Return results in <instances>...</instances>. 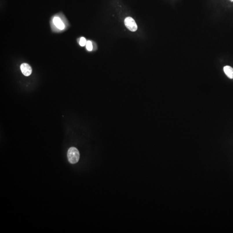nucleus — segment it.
<instances>
[{
  "label": "nucleus",
  "instance_id": "obj_1",
  "mask_svg": "<svg viewBox=\"0 0 233 233\" xmlns=\"http://www.w3.org/2000/svg\"><path fill=\"white\" fill-rule=\"evenodd\" d=\"M67 156L69 162L72 164H74L77 163L79 161L80 154L76 148L72 147L68 149Z\"/></svg>",
  "mask_w": 233,
  "mask_h": 233
},
{
  "label": "nucleus",
  "instance_id": "obj_2",
  "mask_svg": "<svg viewBox=\"0 0 233 233\" xmlns=\"http://www.w3.org/2000/svg\"><path fill=\"white\" fill-rule=\"evenodd\" d=\"M126 27L132 32H135L137 30V25L135 21L131 17H126L124 20Z\"/></svg>",
  "mask_w": 233,
  "mask_h": 233
},
{
  "label": "nucleus",
  "instance_id": "obj_3",
  "mask_svg": "<svg viewBox=\"0 0 233 233\" xmlns=\"http://www.w3.org/2000/svg\"><path fill=\"white\" fill-rule=\"evenodd\" d=\"M21 70L22 73L25 76H29L32 73V69L30 66L26 63H23L21 65Z\"/></svg>",
  "mask_w": 233,
  "mask_h": 233
},
{
  "label": "nucleus",
  "instance_id": "obj_4",
  "mask_svg": "<svg viewBox=\"0 0 233 233\" xmlns=\"http://www.w3.org/2000/svg\"><path fill=\"white\" fill-rule=\"evenodd\" d=\"M53 23L55 26L59 30H63L65 29V24L62 22L61 19L58 16H55L54 18Z\"/></svg>",
  "mask_w": 233,
  "mask_h": 233
},
{
  "label": "nucleus",
  "instance_id": "obj_5",
  "mask_svg": "<svg viewBox=\"0 0 233 233\" xmlns=\"http://www.w3.org/2000/svg\"><path fill=\"white\" fill-rule=\"evenodd\" d=\"M224 71L227 76L230 79H233V68L229 66H226L224 67Z\"/></svg>",
  "mask_w": 233,
  "mask_h": 233
},
{
  "label": "nucleus",
  "instance_id": "obj_6",
  "mask_svg": "<svg viewBox=\"0 0 233 233\" xmlns=\"http://www.w3.org/2000/svg\"><path fill=\"white\" fill-rule=\"evenodd\" d=\"M86 47L88 51H91L93 49V45L92 42L90 41H88L87 42L86 44Z\"/></svg>",
  "mask_w": 233,
  "mask_h": 233
},
{
  "label": "nucleus",
  "instance_id": "obj_7",
  "mask_svg": "<svg viewBox=\"0 0 233 233\" xmlns=\"http://www.w3.org/2000/svg\"><path fill=\"white\" fill-rule=\"evenodd\" d=\"M87 43V40H86V38H81L80 41V46L82 47L85 46V45H86Z\"/></svg>",
  "mask_w": 233,
  "mask_h": 233
},
{
  "label": "nucleus",
  "instance_id": "obj_8",
  "mask_svg": "<svg viewBox=\"0 0 233 233\" xmlns=\"http://www.w3.org/2000/svg\"><path fill=\"white\" fill-rule=\"evenodd\" d=\"M231 1H233V0H231Z\"/></svg>",
  "mask_w": 233,
  "mask_h": 233
}]
</instances>
